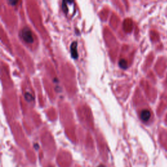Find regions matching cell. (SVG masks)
I'll return each mask as SVG.
<instances>
[{"mask_svg":"<svg viewBox=\"0 0 167 167\" xmlns=\"http://www.w3.org/2000/svg\"><path fill=\"white\" fill-rule=\"evenodd\" d=\"M21 36L22 39L28 43H32L33 42V36L32 31L28 27L24 28L21 31Z\"/></svg>","mask_w":167,"mask_h":167,"instance_id":"obj_1","label":"cell"},{"mask_svg":"<svg viewBox=\"0 0 167 167\" xmlns=\"http://www.w3.org/2000/svg\"><path fill=\"white\" fill-rule=\"evenodd\" d=\"M62 9L66 15H72L74 13V3L70 1H63L62 2Z\"/></svg>","mask_w":167,"mask_h":167,"instance_id":"obj_2","label":"cell"},{"mask_svg":"<svg viewBox=\"0 0 167 167\" xmlns=\"http://www.w3.org/2000/svg\"><path fill=\"white\" fill-rule=\"evenodd\" d=\"M141 119L144 122H147L150 120L152 117V112L148 109H143L141 112Z\"/></svg>","mask_w":167,"mask_h":167,"instance_id":"obj_3","label":"cell"},{"mask_svg":"<svg viewBox=\"0 0 167 167\" xmlns=\"http://www.w3.org/2000/svg\"><path fill=\"white\" fill-rule=\"evenodd\" d=\"M77 42L76 41L73 42L71 44V52L72 56L73 58L76 59L78 57V53H77Z\"/></svg>","mask_w":167,"mask_h":167,"instance_id":"obj_4","label":"cell"},{"mask_svg":"<svg viewBox=\"0 0 167 167\" xmlns=\"http://www.w3.org/2000/svg\"><path fill=\"white\" fill-rule=\"evenodd\" d=\"M119 65L122 69H127V62L124 59H122L119 61Z\"/></svg>","mask_w":167,"mask_h":167,"instance_id":"obj_5","label":"cell"},{"mask_svg":"<svg viewBox=\"0 0 167 167\" xmlns=\"http://www.w3.org/2000/svg\"><path fill=\"white\" fill-rule=\"evenodd\" d=\"M25 97H26V99L27 100H28V101H30L32 100V99H33V98H32L31 95V94L29 93H26V94H25Z\"/></svg>","mask_w":167,"mask_h":167,"instance_id":"obj_6","label":"cell"},{"mask_svg":"<svg viewBox=\"0 0 167 167\" xmlns=\"http://www.w3.org/2000/svg\"><path fill=\"white\" fill-rule=\"evenodd\" d=\"M99 167H104V166H100Z\"/></svg>","mask_w":167,"mask_h":167,"instance_id":"obj_7","label":"cell"}]
</instances>
